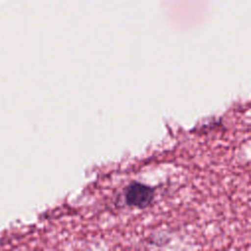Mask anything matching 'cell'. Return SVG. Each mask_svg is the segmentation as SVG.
Here are the masks:
<instances>
[{"mask_svg":"<svg viewBox=\"0 0 251 251\" xmlns=\"http://www.w3.org/2000/svg\"><path fill=\"white\" fill-rule=\"evenodd\" d=\"M153 198V190L144 184L133 182L126 192V200L128 205L145 207Z\"/></svg>","mask_w":251,"mask_h":251,"instance_id":"cell-1","label":"cell"}]
</instances>
